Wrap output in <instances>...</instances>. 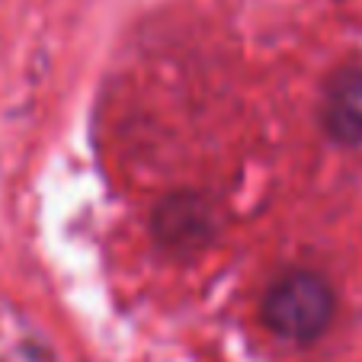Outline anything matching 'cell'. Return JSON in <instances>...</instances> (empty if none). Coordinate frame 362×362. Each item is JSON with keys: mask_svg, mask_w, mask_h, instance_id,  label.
Listing matches in <instances>:
<instances>
[{"mask_svg": "<svg viewBox=\"0 0 362 362\" xmlns=\"http://www.w3.org/2000/svg\"><path fill=\"white\" fill-rule=\"evenodd\" d=\"M324 125L343 144L362 141V68L334 74L324 96Z\"/></svg>", "mask_w": 362, "mask_h": 362, "instance_id": "2", "label": "cell"}, {"mask_svg": "<svg viewBox=\"0 0 362 362\" xmlns=\"http://www.w3.org/2000/svg\"><path fill=\"white\" fill-rule=\"evenodd\" d=\"M263 317L286 340H315L334 317V292L315 273H288L267 292Z\"/></svg>", "mask_w": 362, "mask_h": 362, "instance_id": "1", "label": "cell"}]
</instances>
